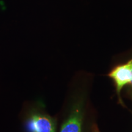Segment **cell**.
Here are the masks:
<instances>
[{
    "instance_id": "cell-1",
    "label": "cell",
    "mask_w": 132,
    "mask_h": 132,
    "mask_svg": "<svg viewBox=\"0 0 132 132\" xmlns=\"http://www.w3.org/2000/svg\"><path fill=\"white\" fill-rule=\"evenodd\" d=\"M26 124L29 132H55L53 119L39 110L30 113Z\"/></svg>"
},
{
    "instance_id": "cell-4",
    "label": "cell",
    "mask_w": 132,
    "mask_h": 132,
    "mask_svg": "<svg viewBox=\"0 0 132 132\" xmlns=\"http://www.w3.org/2000/svg\"><path fill=\"white\" fill-rule=\"evenodd\" d=\"M130 84L131 85H132V79H131V81H130Z\"/></svg>"
},
{
    "instance_id": "cell-2",
    "label": "cell",
    "mask_w": 132,
    "mask_h": 132,
    "mask_svg": "<svg viewBox=\"0 0 132 132\" xmlns=\"http://www.w3.org/2000/svg\"><path fill=\"white\" fill-rule=\"evenodd\" d=\"M109 75L114 80L117 90L119 93L122 88L125 85L130 83L132 79V60L126 64L117 67Z\"/></svg>"
},
{
    "instance_id": "cell-3",
    "label": "cell",
    "mask_w": 132,
    "mask_h": 132,
    "mask_svg": "<svg viewBox=\"0 0 132 132\" xmlns=\"http://www.w3.org/2000/svg\"><path fill=\"white\" fill-rule=\"evenodd\" d=\"M81 116L79 110H74L62 125L60 132H81Z\"/></svg>"
}]
</instances>
